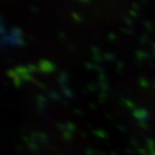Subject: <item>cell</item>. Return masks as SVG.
Masks as SVG:
<instances>
[{
	"label": "cell",
	"instance_id": "6da1fadb",
	"mask_svg": "<svg viewBox=\"0 0 155 155\" xmlns=\"http://www.w3.org/2000/svg\"><path fill=\"white\" fill-rule=\"evenodd\" d=\"M38 68H39V72L41 73H51L55 70V64L49 60L46 59H41L38 64Z\"/></svg>",
	"mask_w": 155,
	"mask_h": 155
},
{
	"label": "cell",
	"instance_id": "7a4b0ae2",
	"mask_svg": "<svg viewBox=\"0 0 155 155\" xmlns=\"http://www.w3.org/2000/svg\"><path fill=\"white\" fill-rule=\"evenodd\" d=\"M133 116L138 120H147L150 118V114L146 109L144 108H137L133 110Z\"/></svg>",
	"mask_w": 155,
	"mask_h": 155
},
{
	"label": "cell",
	"instance_id": "3957f363",
	"mask_svg": "<svg viewBox=\"0 0 155 155\" xmlns=\"http://www.w3.org/2000/svg\"><path fill=\"white\" fill-rule=\"evenodd\" d=\"M150 54L145 51H136V58L137 62H142L144 60H148L150 58Z\"/></svg>",
	"mask_w": 155,
	"mask_h": 155
},
{
	"label": "cell",
	"instance_id": "277c9868",
	"mask_svg": "<svg viewBox=\"0 0 155 155\" xmlns=\"http://www.w3.org/2000/svg\"><path fill=\"white\" fill-rule=\"evenodd\" d=\"M10 34L17 38H21L24 36V31L18 26H13L12 29H10Z\"/></svg>",
	"mask_w": 155,
	"mask_h": 155
},
{
	"label": "cell",
	"instance_id": "5b68a950",
	"mask_svg": "<svg viewBox=\"0 0 155 155\" xmlns=\"http://www.w3.org/2000/svg\"><path fill=\"white\" fill-rule=\"evenodd\" d=\"M92 134L95 137H98L100 138H107L108 137V135L107 134V133L102 130V129H96V130H94L92 132Z\"/></svg>",
	"mask_w": 155,
	"mask_h": 155
},
{
	"label": "cell",
	"instance_id": "8992f818",
	"mask_svg": "<svg viewBox=\"0 0 155 155\" xmlns=\"http://www.w3.org/2000/svg\"><path fill=\"white\" fill-rule=\"evenodd\" d=\"M14 70L16 71V73L18 74V76L21 77V76H24L27 73H30L27 69V68H25V66H21V65H18L16 66V68H14Z\"/></svg>",
	"mask_w": 155,
	"mask_h": 155
},
{
	"label": "cell",
	"instance_id": "52a82bcc",
	"mask_svg": "<svg viewBox=\"0 0 155 155\" xmlns=\"http://www.w3.org/2000/svg\"><path fill=\"white\" fill-rule=\"evenodd\" d=\"M49 97L51 99V100H53V101H60L61 102V96L59 95V94L57 93V92H55V91H53V90H51V91H49Z\"/></svg>",
	"mask_w": 155,
	"mask_h": 155
},
{
	"label": "cell",
	"instance_id": "ba28073f",
	"mask_svg": "<svg viewBox=\"0 0 155 155\" xmlns=\"http://www.w3.org/2000/svg\"><path fill=\"white\" fill-rule=\"evenodd\" d=\"M98 85H99V88H100L101 92L107 93V94L108 93V91H109V89H110V87H109V84H108L107 81H101V82H99V83H98Z\"/></svg>",
	"mask_w": 155,
	"mask_h": 155
},
{
	"label": "cell",
	"instance_id": "9c48e42d",
	"mask_svg": "<svg viewBox=\"0 0 155 155\" xmlns=\"http://www.w3.org/2000/svg\"><path fill=\"white\" fill-rule=\"evenodd\" d=\"M103 59H105L107 62H113L114 60H116V56L112 53V52H105L102 54Z\"/></svg>",
	"mask_w": 155,
	"mask_h": 155
},
{
	"label": "cell",
	"instance_id": "30bf717a",
	"mask_svg": "<svg viewBox=\"0 0 155 155\" xmlns=\"http://www.w3.org/2000/svg\"><path fill=\"white\" fill-rule=\"evenodd\" d=\"M62 92H63L64 95L65 97H68V98H72V97L74 96V94H73L72 90L70 89V88H69L68 86H66V87L63 88V89H62Z\"/></svg>",
	"mask_w": 155,
	"mask_h": 155
},
{
	"label": "cell",
	"instance_id": "8fae6325",
	"mask_svg": "<svg viewBox=\"0 0 155 155\" xmlns=\"http://www.w3.org/2000/svg\"><path fill=\"white\" fill-rule=\"evenodd\" d=\"M27 146H28V148L30 149V150L33 151V152H38V151L39 147H38V145L37 144V142L32 141V142H30L29 144H27Z\"/></svg>",
	"mask_w": 155,
	"mask_h": 155
},
{
	"label": "cell",
	"instance_id": "7c38bea8",
	"mask_svg": "<svg viewBox=\"0 0 155 155\" xmlns=\"http://www.w3.org/2000/svg\"><path fill=\"white\" fill-rule=\"evenodd\" d=\"M36 101L37 104H45L47 103V98L42 94H36Z\"/></svg>",
	"mask_w": 155,
	"mask_h": 155
},
{
	"label": "cell",
	"instance_id": "4fadbf2b",
	"mask_svg": "<svg viewBox=\"0 0 155 155\" xmlns=\"http://www.w3.org/2000/svg\"><path fill=\"white\" fill-rule=\"evenodd\" d=\"M146 141H147V146H148L150 152L155 150V141L153 139H150V138H148Z\"/></svg>",
	"mask_w": 155,
	"mask_h": 155
},
{
	"label": "cell",
	"instance_id": "5bb4252c",
	"mask_svg": "<svg viewBox=\"0 0 155 155\" xmlns=\"http://www.w3.org/2000/svg\"><path fill=\"white\" fill-rule=\"evenodd\" d=\"M65 125H66V131L70 132L71 134H73L76 131V125L73 123H71V121H68V123L65 124Z\"/></svg>",
	"mask_w": 155,
	"mask_h": 155
},
{
	"label": "cell",
	"instance_id": "9a60e30c",
	"mask_svg": "<svg viewBox=\"0 0 155 155\" xmlns=\"http://www.w3.org/2000/svg\"><path fill=\"white\" fill-rule=\"evenodd\" d=\"M38 141L42 144V145H45V144L47 143L48 137H47V135L45 134V133H42V132L39 133V140Z\"/></svg>",
	"mask_w": 155,
	"mask_h": 155
},
{
	"label": "cell",
	"instance_id": "2e32d148",
	"mask_svg": "<svg viewBox=\"0 0 155 155\" xmlns=\"http://www.w3.org/2000/svg\"><path fill=\"white\" fill-rule=\"evenodd\" d=\"M138 82H139V85L142 87V88H148L150 86V82L148 80L144 79V78H140L138 80Z\"/></svg>",
	"mask_w": 155,
	"mask_h": 155
},
{
	"label": "cell",
	"instance_id": "e0dca14e",
	"mask_svg": "<svg viewBox=\"0 0 155 155\" xmlns=\"http://www.w3.org/2000/svg\"><path fill=\"white\" fill-rule=\"evenodd\" d=\"M124 68V63L121 62V61H117V62H116V71H117L118 73H120V72H123Z\"/></svg>",
	"mask_w": 155,
	"mask_h": 155
},
{
	"label": "cell",
	"instance_id": "ac0fdd59",
	"mask_svg": "<svg viewBox=\"0 0 155 155\" xmlns=\"http://www.w3.org/2000/svg\"><path fill=\"white\" fill-rule=\"evenodd\" d=\"M27 69H28V71L30 72V73H32V72H37V71H39V68L38 65H36V64H28L27 66Z\"/></svg>",
	"mask_w": 155,
	"mask_h": 155
},
{
	"label": "cell",
	"instance_id": "d6986e66",
	"mask_svg": "<svg viewBox=\"0 0 155 155\" xmlns=\"http://www.w3.org/2000/svg\"><path fill=\"white\" fill-rule=\"evenodd\" d=\"M107 94L100 92V94H99V103L104 104L107 100Z\"/></svg>",
	"mask_w": 155,
	"mask_h": 155
},
{
	"label": "cell",
	"instance_id": "ffe728a7",
	"mask_svg": "<svg viewBox=\"0 0 155 155\" xmlns=\"http://www.w3.org/2000/svg\"><path fill=\"white\" fill-rule=\"evenodd\" d=\"M21 79L23 80V81H34V79H33L31 73H27L24 76H21Z\"/></svg>",
	"mask_w": 155,
	"mask_h": 155
},
{
	"label": "cell",
	"instance_id": "44dd1931",
	"mask_svg": "<svg viewBox=\"0 0 155 155\" xmlns=\"http://www.w3.org/2000/svg\"><path fill=\"white\" fill-rule=\"evenodd\" d=\"M6 73H7V76L9 77V78H12V80L18 77V74L16 73V71L14 69H8V70H7Z\"/></svg>",
	"mask_w": 155,
	"mask_h": 155
},
{
	"label": "cell",
	"instance_id": "7402d4cb",
	"mask_svg": "<svg viewBox=\"0 0 155 155\" xmlns=\"http://www.w3.org/2000/svg\"><path fill=\"white\" fill-rule=\"evenodd\" d=\"M143 25L145 26V28H146V30L148 32H151L152 31V25H151V23H150V21L145 20V21H143Z\"/></svg>",
	"mask_w": 155,
	"mask_h": 155
},
{
	"label": "cell",
	"instance_id": "603a6c76",
	"mask_svg": "<svg viewBox=\"0 0 155 155\" xmlns=\"http://www.w3.org/2000/svg\"><path fill=\"white\" fill-rule=\"evenodd\" d=\"M138 125H139V127H141L143 130H145V131H148L150 129L146 120H138Z\"/></svg>",
	"mask_w": 155,
	"mask_h": 155
},
{
	"label": "cell",
	"instance_id": "cb8c5ba5",
	"mask_svg": "<svg viewBox=\"0 0 155 155\" xmlns=\"http://www.w3.org/2000/svg\"><path fill=\"white\" fill-rule=\"evenodd\" d=\"M13 84L15 87L19 88L21 84H23V80L21 79V77L18 76L17 78H15V79H13Z\"/></svg>",
	"mask_w": 155,
	"mask_h": 155
},
{
	"label": "cell",
	"instance_id": "d4e9b609",
	"mask_svg": "<svg viewBox=\"0 0 155 155\" xmlns=\"http://www.w3.org/2000/svg\"><path fill=\"white\" fill-rule=\"evenodd\" d=\"M30 137L32 139V141L37 142L38 140H39V133L38 132H32L30 134Z\"/></svg>",
	"mask_w": 155,
	"mask_h": 155
},
{
	"label": "cell",
	"instance_id": "484cf974",
	"mask_svg": "<svg viewBox=\"0 0 155 155\" xmlns=\"http://www.w3.org/2000/svg\"><path fill=\"white\" fill-rule=\"evenodd\" d=\"M120 31L123 32L124 34H127L129 36H133L135 34V31L131 28H120Z\"/></svg>",
	"mask_w": 155,
	"mask_h": 155
},
{
	"label": "cell",
	"instance_id": "4316f807",
	"mask_svg": "<svg viewBox=\"0 0 155 155\" xmlns=\"http://www.w3.org/2000/svg\"><path fill=\"white\" fill-rule=\"evenodd\" d=\"M62 137H63V138H64V140L69 141V140L72 138V134H71L70 132H68V131H65V132H64V133H63Z\"/></svg>",
	"mask_w": 155,
	"mask_h": 155
},
{
	"label": "cell",
	"instance_id": "83f0119b",
	"mask_svg": "<svg viewBox=\"0 0 155 155\" xmlns=\"http://www.w3.org/2000/svg\"><path fill=\"white\" fill-rule=\"evenodd\" d=\"M87 89L89 92H93V93H95L96 92V89H97V87L94 83H88L87 84Z\"/></svg>",
	"mask_w": 155,
	"mask_h": 155
},
{
	"label": "cell",
	"instance_id": "f1b7e54d",
	"mask_svg": "<svg viewBox=\"0 0 155 155\" xmlns=\"http://www.w3.org/2000/svg\"><path fill=\"white\" fill-rule=\"evenodd\" d=\"M124 102H125V107H129V108H131V109L136 108V104H135L134 102H132L131 100H128V99H125Z\"/></svg>",
	"mask_w": 155,
	"mask_h": 155
},
{
	"label": "cell",
	"instance_id": "f546056e",
	"mask_svg": "<svg viewBox=\"0 0 155 155\" xmlns=\"http://www.w3.org/2000/svg\"><path fill=\"white\" fill-rule=\"evenodd\" d=\"M26 45V42H25V40L23 38H18V40H17V47H20V48H23V47H25Z\"/></svg>",
	"mask_w": 155,
	"mask_h": 155
},
{
	"label": "cell",
	"instance_id": "4dcf8cb0",
	"mask_svg": "<svg viewBox=\"0 0 155 155\" xmlns=\"http://www.w3.org/2000/svg\"><path fill=\"white\" fill-rule=\"evenodd\" d=\"M71 15H72L73 19H74L75 21H77L78 23H81V21H82V17H81V15H79L78 13H76V12H71Z\"/></svg>",
	"mask_w": 155,
	"mask_h": 155
},
{
	"label": "cell",
	"instance_id": "1f68e13d",
	"mask_svg": "<svg viewBox=\"0 0 155 155\" xmlns=\"http://www.w3.org/2000/svg\"><path fill=\"white\" fill-rule=\"evenodd\" d=\"M93 60L94 63H100L102 60H103V56L101 54H95V55H93Z\"/></svg>",
	"mask_w": 155,
	"mask_h": 155
},
{
	"label": "cell",
	"instance_id": "d6a6232c",
	"mask_svg": "<svg viewBox=\"0 0 155 155\" xmlns=\"http://www.w3.org/2000/svg\"><path fill=\"white\" fill-rule=\"evenodd\" d=\"M139 42L141 44H143V45H145V44H147L149 42V38L147 35H142L139 38Z\"/></svg>",
	"mask_w": 155,
	"mask_h": 155
},
{
	"label": "cell",
	"instance_id": "836d02e7",
	"mask_svg": "<svg viewBox=\"0 0 155 155\" xmlns=\"http://www.w3.org/2000/svg\"><path fill=\"white\" fill-rule=\"evenodd\" d=\"M98 81L99 82H101V81H107L106 73H101V74L98 75Z\"/></svg>",
	"mask_w": 155,
	"mask_h": 155
},
{
	"label": "cell",
	"instance_id": "e575fe53",
	"mask_svg": "<svg viewBox=\"0 0 155 155\" xmlns=\"http://www.w3.org/2000/svg\"><path fill=\"white\" fill-rule=\"evenodd\" d=\"M34 82H35V84L36 85H38L40 89H42V90H47V86L45 85V84H43L41 81H35L34 80Z\"/></svg>",
	"mask_w": 155,
	"mask_h": 155
},
{
	"label": "cell",
	"instance_id": "d590c367",
	"mask_svg": "<svg viewBox=\"0 0 155 155\" xmlns=\"http://www.w3.org/2000/svg\"><path fill=\"white\" fill-rule=\"evenodd\" d=\"M59 77L62 78V79H64V80H65V81H68V79H69L68 74L66 73L65 71H61V72L59 73Z\"/></svg>",
	"mask_w": 155,
	"mask_h": 155
},
{
	"label": "cell",
	"instance_id": "8d00e7d4",
	"mask_svg": "<svg viewBox=\"0 0 155 155\" xmlns=\"http://www.w3.org/2000/svg\"><path fill=\"white\" fill-rule=\"evenodd\" d=\"M90 49H91V51L93 52V55H95V54H101V53H100V50H99V48H97L96 46H92Z\"/></svg>",
	"mask_w": 155,
	"mask_h": 155
},
{
	"label": "cell",
	"instance_id": "74e56055",
	"mask_svg": "<svg viewBox=\"0 0 155 155\" xmlns=\"http://www.w3.org/2000/svg\"><path fill=\"white\" fill-rule=\"evenodd\" d=\"M56 127H57V129H58L59 131H61V132H63V133L66 131V125H65V124H56Z\"/></svg>",
	"mask_w": 155,
	"mask_h": 155
},
{
	"label": "cell",
	"instance_id": "f35d334b",
	"mask_svg": "<svg viewBox=\"0 0 155 155\" xmlns=\"http://www.w3.org/2000/svg\"><path fill=\"white\" fill-rule=\"evenodd\" d=\"M84 68L88 70H94V64L92 63H85L84 64Z\"/></svg>",
	"mask_w": 155,
	"mask_h": 155
},
{
	"label": "cell",
	"instance_id": "ab89813d",
	"mask_svg": "<svg viewBox=\"0 0 155 155\" xmlns=\"http://www.w3.org/2000/svg\"><path fill=\"white\" fill-rule=\"evenodd\" d=\"M85 153L87 155H94L95 154V150L94 149H91V148H87L85 150Z\"/></svg>",
	"mask_w": 155,
	"mask_h": 155
},
{
	"label": "cell",
	"instance_id": "60d3db41",
	"mask_svg": "<svg viewBox=\"0 0 155 155\" xmlns=\"http://www.w3.org/2000/svg\"><path fill=\"white\" fill-rule=\"evenodd\" d=\"M107 38H108V40H110V41H114V40H116L117 37H116V35L114 34V33H108Z\"/></svg>",
	"mask_w": 155,
	"mask_h": 155
},
{
	"label": "cell",
	"instance_id": "b9f144b4",
	"mask_svg": "<svg viewBox=\"0 0 155 155\" xmlns=\"http://www.w3.org/2000/svg\"><path fill=\"white\" fill-rule=\"evenodd\" d=\"M124 21H125V23H126V25H127L128 26L133 27V25H134V24H133L132 20H131L129 17H125V18H124Z\"/></svg>",
	"mask_w": 155,
	"mask_h": 155
},
{
	"label": "cell",
	"instance_id": "7bdbcfd3",
	"mask_svg": "<svg viewBox=\"0 0 155 155\" xmlns=\"http://www.w3.org/2000/svg\"><path fill=\"white\" fill-rule=\"evenodd\" d=\"M137 151L138 153L142 154V155H149L148 152H147V150H146L145 149H143V148H137Z\"/></svg>",
	"mask_w": 155,
	"mask_h": 155
},
{
	"label": "cell",
	"instance_id": "ee69618b",
	"mask_svg": "<svg viewBox=\"0 0 155 155\" xmlns=\"http://www.w3.org/2000/svg\"><path fill=\"white\" fill-rule=\"evenodd\" d=\"M73 112H74L76 115H79V116L83 115V112L81 111V109H79V108H73Z\"/></svg>",
	"mask_w": 155,
	"mask_h": 155
},
{
	"label": "cell",
	"instance_id": "f6af8a7d",
	"mask_svg": "<svg viewBox=\"0 0 155 155\" xmlns=\"http://www.w3.org/2000/svg\"><path fill=\"white\" fill-rule=\"evenodd\" d=\"M129 14H130L132 17H134V18H137V17H138V14H137V12H136V10H134V9H131V10H129Z\"/></svg>",
	"mask_w": 155,
	"mask_h": 155
},
{
	"label": "cell",
	"instance_id": "bcb514c9",
	"mask_svg": "<svg viewBox=\"0 0 155 155\" xmlns=\"http://www.w3.org/2000/svg\"><path fill=\"white\" fill-rule=\"evenodd\" d=\"M21 139H23L26 144H29L30 142H32L31 137H25V136H23V137H21Z\"/></svg>",
	"mask_w": 155,
	"mask_h": 155
},
{
	"label": "cell",
	"instance_id": "7dc6e473",
	"mask_svg": "<svg viewBox=\"0 0 155 155\" xmlns=\"http://www.w3.org/2000/svg\"><path fill=\"white\" fill-rule=\"evenodd\" d=\"M88 106H89V107H91L93 110H96V109H97V105H95V104L93 103V102L88 103Z\"/></svg>",
	"mask_w": 155,
	"mask_h": 155
},
{
	"label": "cell",
	"instance_id": "c3c4849f",
	"mask_svg": "<svg viewBox=\"0 0 155 155\" xmlns=\"http://www.w3.org/2000/svg\"><path fill=\"white\" fill-rule=\"evenodd\" d=\"M130 142H131V144H132L133 146H136V147L138 146V142H137V140H136V139H134V138H131V139H130Z\"/></svg>",
	"mask_w": 155,
	"mask_h": 155
},
{
	"label": "cell",
	"instance_id": "681fc988",
	"mask_svg": "<svg viewBox=\"0 0 155 155\" xmlns=\"http://www.w3.org/2000/svg\"><path fill=\"white\" fill-rule=\"evenodd\" d=\"M132 8H133V9L136 10V12H137V9H139V8H140V6H139L137 3H133V4H132Z\"/></svg>",
	"mask_w": 155,
	"mask_h": 155
},
{
	"label": "cell",
	"instance_id": "f907efd6",
	"mask_svg": "<svg viewBox=\"0 0 155 155\" xmlns=\"http://www.w3.org/2000/svg\"><path fill=\"white\" fill-rule=\"evenodd\" d=\"M115 126L117 127V129H119L121 132H126V129L123 126V125H120V124H115Z\"/></svg>",
	"mask_w": 155,
	"mask_h": 155
},
{
	"label": "cell",
	"instance_id": "816d5d0a",
	"mask_svg": "<svg viewBox=\"0 0 155 155\" xmlns=\"http://www.w3.org/2000/svg\"><path fill=\"white\" fill-rule=\"evenodd\" d=\"M58 36H59V37H60V38H61V39H63V40H64V39L65 38V35L64 34L63 32H61V31H60V32L58 33Z\"/></svg>",
	"mask_w": 155,
	"mask_h": 155
},
{
	"label": "cell",
	"instance_id": "f5cc1de1",
	"mask_svg": "<svg viewBox=\"0 0 155 155\" xmlns=\"http://www.w3.org/2000/svg\"><path fill=\"white\" fill-rule=\"evenodd\" d=\"M30 9L32 10V12H38V8H37L36 7H34V6H31V7H30Z\"/></svg>",
	"mask_w": 155,
	"mask_h": 155
},
{
	"label": "cell",
	"instance_id": "db71d44e",
	"mask_svg": "<svg viewBox=\"0 0 155 155\" xmlns=\"http://www.w3.org/2000/svg\"><path fill=\"white\" fill-rule=\"evenodd\" d=\"M16 149H17V150H18L19 152H21V151H23V150H24V147H21V146H17Z\"/></svg>",
	"mask_w": 155,
	"mask_h": 155
},
{
	"label": "cell",
	"instance_id": "11a10c76",
	"mask_svg": "<svg viewBox=\"0 0 155 155\" xmlns=\"http://www.w3.org/2000/svg\"><path fill=\"white\" fill-rule=\"evenodd\" d=\"M61 103H62V105H63L64 107H66V106H68V103L66 102V101H64V100H61Z\"/></svg>",
	"mask_w": 155,
	"mask_h": 155
},
{
	"label": "cell",
	"instance_id": "9f6ffc18",
	"mask_svg": "<svg viewBox=\"0 0 155 155\" xmlns=\"http://www.w3.org/2000/svg\"><path fill=\"white\" fill-rule=\"evenodd\" d=\"M125 151H126V152H128V153H130V154H131V153H133V150H132L130 148H126V149H125Z\"/></svg>",
	"mask_w": 155,
	"mask_h": 155
},
{
	"label": "cell",
	"instance_id": "6f0895ef",
	"mask_svg": "<svg viewBox=\"0 0 155 155\" xmlns=\"http://www.w3.org/2000/svg\"><path fill=\"white\" fill-rule=\"evenodd\" d=\"M81 136L83 137H87V134L85 132H81Z\"/></svg>",
	"mask_w": 155,
	"mask_h": 155
},
{
	"label": "cell",
	"instance_id": "680465c9",
	"mask_svg": "<svg viewBox=\"0 0 155 155\" xmlns=\"http://www.w3.org/2000/svg\"><path fill=\"white\" fill-rule=\"evenodd\" d=\"M81 91H82L84 94H87L88 92H89V91H88V89H84V88H83V89H81Z\"/></svg>",
	"mask_w": 155,
	"mask_h": 155
},
{
	"label": "cell",
	"instance_id": "91938a15",
	"mask_svg": "<svg viewBox=\"0 0 155 155\" xmlns=\"http://www.w3.org/2000/svg\"><path fill=\"white\" fill-rule=\"evenodd\" d=\"M80 3H81V4H82V3H83V4H84V3H90V1H85V0H81V1H80Z\"/></svg>",
	"mask_w": 155,
	"mask_h": 155
},
{
	"label": "cell",
	"instance_id": "94428289",
	"mask_svg": "<svg viewBox=\"0 0 155 155\" xmlns=\"http://www.w3.org/2000/svg\"><path fill=\"white\" fill-rule=\"evenodd\" d=\"M109 154H110V155H118V154H117L115 151H111V152H110Z\"/></svg>",
	"mask_w": 155,
	"mask_h": 155
},
{
	"label": "cell",
	"instance_id": "6125c7cd",
	"mask_svg": "<svg viewBox=\"0 0 155 155\" xmlns=\"http://www.w3.org/2000/svg\"><path fill=\"white\" fill-rule=\"evenodd\" d=\"M106 117H107V119H110V118H111V117H110V116H109V115H107H107H106Z\"/></svg>",
	"mask_w": 155,
	"mask_h": 155
},
{
	"label": "cell",
	"instance_id": "be15d7a7",
	"mask_svg": "<svg viewBox=\"0 0 155 155\" xmlns=\"http://www.w3.org/2000/svg\"><path fill=\"white\" fill-rule=\"evenodd\" d=\"M87 125H88V126H89L90 128H92V124H87Z\"/></svg>",
	"mask_w": 155,
	"mask_h": 155
},
{
	"label": "cell",
	"instance_id": "e7e4bbea",
	"mask_svg": "<svg viewBox=\"0 0 155 155\" xmlns=\"http://www.w3.org/2000/svg\"><path fill=\"white\" fill-rule=\"evenodd\" d=\"M69 49H70V50H74V48H73L72 46H69Z\"/></svg>",
	"mask_w": 155,
	"mask_h": 155
},
{
	"label": "cell",
	"instance_id": "03108f58",
	"mask_svg": "<svg viewBox=\"0 0 155 155\" xmlns=\"http://www.w3.org/2000/svg\"><path fill=\"white\" fill-rule=\"evenodd\" d=\"M154 87H155V81H154Z\"/></svg>",
	"mask_w": 155,
	"mask_h": 155
},
{
	"label": "cell",
	"instance_id": "003e7915",
	"mask_svg": "<svg viewBox=\"0 0 155 155\" xmlns=\"http://www.w3.org/2000/svg\"><path fill=\"white\" fill-rule=\"evenodd\" d=\"M57 155H62V154H57Z\"/></svg>",
	"mask_w": 155,
	"mask_h": 155
}]
</instances>
